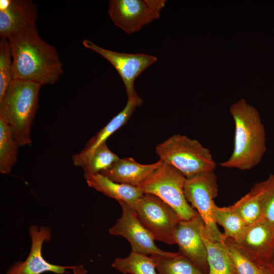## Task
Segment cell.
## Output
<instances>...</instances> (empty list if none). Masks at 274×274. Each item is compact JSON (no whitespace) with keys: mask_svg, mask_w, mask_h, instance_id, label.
Wrapping results in <instances>:
<instances>
[{"mask_svg":"<svg viewBox=\"0 0 274 274\" xmlns=\"http://www.w3.org/2000/svg\"><path fill=\"white\" fill-rule=\"evenodd\" d=\"M258 274H269V273L266 268H260Z\"/></svg>","mask_w":274,"mask_h":274,"instance_id":"30","label":"cell"},{"mask_svg":"<svg viewBox=\"0 0 274 274\" xmlns=\"http://www.w3.org/2000/svg\"><path fill=\"white\" fill-rule=\"evenodd\" d=\"M142 101L138 95L128 99L123 109L91 138L79 153L72 156L74 164L82 167L98 146L105 143L111 135L127 123L133 112L137 107L141 105Z\"/></svg>","mask_w":274,"mask_h":274,"instance_id":"15","label":"cell"},{"mask_svg":"<svg viewBox=\"0 0 274 274\" xmlns=\"http://www.w3.org/2000/svg\"><path fill=\"white\" fill-rule=\"evenodd\" d=\"M84 178L89 187L118 202H125L131 207L144 195L138 187L115 182L100 174L86 175Z\"/></svg>","mask_w":274,"mask_h":274,"instance_id":"18","label":"cell"},{"mask_svg":"<svg viewBox=\"0 0 274 274\" xmlns=\"http://www.w3.org/2000/svg\"><path fill=\"white\" fill-rule=\"evenodd\" d=\"M9 127L0 117V172L8 174L17 160L18 147Z\"/></svg>","mask_w":274,"mask_h":274,"instance_id":"22","label":"cell"},{"mask_svg":"<svg viewBox=\"0 0 274 274\" xmlns=\"http://www.w3.org/2000/svg\"><path fill=\"white\" fill-rule=\"evenodd\" d=\"M83 46L99 54L115 67L121 78L128 99L138 95L134 89V81L147 68L157 60L155 56L144 53H126L110 50L91 41L84 40Z\"/></svg>","mask_w":274,"mask_h":274,"instance_id":"9","label":"cell"},{"mask_svg":"<svg viewBox=\"0 0 274 274\" xmlns=\"http://www.w3.org/2000/svg\"><path fill=\"white\" fill-rule=\"evenodd\" d=\"M158 274H206L188 258L178 253L168 256L152 255Z\"/></svg>","mask_w":274,"mask_h":274,"instance_id":"20","label":"cell"},{"mask_svg":"<svg viewBox=\"0 0 274 274\" xmlns=\"http://www.w3.org/2000/svg\"><path fill=\"white\" fill-rule=\"evenodd\" d=\"M41 85L13 80L0 99V117L6 123L19 147L29 145L31 127L39 106Z\"/></svg>","mask_w":274,"mask_h":274,"instance_id":"3","label":"cell"},{"mask_svg":"<svg viewBox=\"0 0 274 274\" xmlns=\"http://www.w3.org/2000/svg\"><path fill=\"white\" fill-rule=\"evenodd\" d=\"M162 163L160 160L154 163L144 164L131 157L120 158L110 168L99 174L115 182L138 187Z\"/></svg>","mask_w":274,"mask_h":274,"instance_id":"16","label":"cell"},{"mask_svg":"<svg viewBox=\"0 0 274 274\" xmlns=\"http://www.w3.org/2000/svg\"><path fill=\"white\" fill-rule=\"evenodd\" d=\"M223 244L238 274L259 273L260 268L238 250L232 238L226 236Z\"/></svg>","mask_w":274,"mask_h":274,"instance_id":"26","label":"cell"},{"mask_svg":"<svg viewBox=\"0 0 274 274\" xmlns=\"http://www.w3.org/2000/svg\"><path fill=\"white\" fill-rule=\"evenodd\" d=\"M201 234L207 249V274H238L223 243L211 239L208 235L204 224L201 227Z\"/></svg>","mask_w":274,"mask_h":274,"instance_id":"19","label":"cell"},{"mask_svg":"<svg viewBox=\"0 0 274 274\" xmlns=\"http://www.w3.org/2000/svg\"><path fill=\"white\" fill-rule=\"evenodd\" d=\"M261 218L274 229V186L264 202Z\"/></svg>","mask_w":274,"mask_h":274,"instance_id":"27","label":"cell"},{"mask_svg":"<svg viewBox=\"0 0 274 274\" xmlns=\"http://www.w3.org/2000/svg\"><path fill=\"white\" fill-rule=\"evenodd\" d=\"M274 186V175L256 183L244 196L231 206L248 226L260 220L265 200Z\"/></svg>","mask_w":274,"mask_h":274,"instance_id":"17","label":"cell"},{"mask_svg":"<svg viewBox=\"0 0 274 274\" xmlns=\"http://www.w3.org/2000/svg\"><path fill=\"white\" fill-rule=\"evenodd\" d=\"M155 151L159 160L174 167L186 178L214 170L217 166L208 148L196 140L180 134L158 144Z\"/></svg>","mask_w":274,"mask_h":274,"instance_id":"4","label":"cell"},{"mask_svg":"<svg viewBox=\"0 0 274 274\" xmlns=\"http://www.w3.org/2000/svg\"><path fill=\"white\" fill-rule=\"evenodd\" d=\"M112 266L124 274H158L151 257L132 251L126 257L116 258Z\"/></svg>","mask_w":274,"mask_h":274,"instance_id":"21","label":"cell"},{"mask_svg":"<svg viewBox=\"0 0 274 274\" xmlns=\"http://www.w3.org/2000/svg\"><path fill=\"white\" fill-rule=\"evenodd\" d=\"M230 112L235 125L233 150L220 165L250 169L260 163L266 150L264 126L258 111L244 99L233 104Z\"/></svg>","mask_w":274,"mask_h":274,"instance_id":"2","label":"cell"},{"mask_svg":"<svg viewBox=\"0 0 274 274\" xmlns=\"http://www.w3.org/2000/svg\"><path fill=\"white\" fill-rule=\"evenodd\" d=\"M164 0H111L108 13L117 27L127 34L139 31L160 17Z\"/></svg>","mask_w":274,"mask_h":274,"instance_id":"8","label":"cell"},{"mask_svg":"<svg viewBox=\"0 0 274 274\" xmlns=\"http://www.w3.org/2000/svg\"><path fill=\"white\" fill-rule=\"evenodd\" d=\"M73 274H87V270L83 265H75L72 269Z\"/></svg>","mask_w":274,"mask_h":274,"instance_id":"28","label":"cell"},{"mask_svg":"<svg viewBox=\"0 0 274 274\" xmlns=\"http://www.w3.org/2000/svg\"><path fill=\"white\" fill-rule=\"evenodd\" d=\"M118 202L122 208V215L109 228L111 235L125 238L130 244L132 252L147 255L168 256L173 253L162 250L155 245L154 239L140 222L132 207L123 201Z\"/></svg>","mask_w":274,"mask_h":274,"instance_id":"10","label":"cell"},{"mask_svg":"<svg viewBox=\"0 0 274 274\" xmlns=\"http://www.w3.org/2000/svg\"><path fill=\"white\" fill-rule=\"evenodd\" d=\"M203 224L198 213L189 220H181L176 231L175 242L179 246L178 253L207 274L209 267L207 249L201 234Z\"/></svg>","mask_w":274,"mask_h":274,"instance_id":"13","label":"cell"},{"mask_svg":"<svg viewBox=\"0 0 274 274\" xmlns=\"http://www.w3.org/2000/svg\"><path fill=\"white\" fill-rule=\"evenodd\" d=\"M266 268L268 271L269 274H274V249Z\"/></svg>","mask_w":274,"mask_h":274,"instance_id":"29","label":"cell"},{"mask_svg":"<svg viewBox=\"0 0 274 274\" xmlns=\"http://www.w3.org/2000/svg\"><path fill=\"white\" fill-rule=\"evenodd\" d=\"M119 159L110 150L105 142L94 150L82 166L84 176L99 174L110 168Z\"/></svg>","mask_w":274,"mask_h":274,"instance_id":"24","label":"cell"},{"mask_svg":"<svg viewBox=\"0 0 274 274\" xmlns=\"http://www.w3.org/2000/svg\"><path fill=\"white\" fill-rule=\"evenodd\" d=\"M186 177L172 165H161L138 187L144 194L154 195L173 208L181 220H189L197 212L187 200L184 187Z\"/></svg>","mask_w":274,"mask_h":274,"instance_id":"5","label":"cell"},{"mask_svg":"<svg viewBox=\"0 0 274 274\" xmlns=\"http://www.w3.org/2000/svg\"><path fill=\"white\" fill-rule=\"evenodd\" d=\"M214 170L207 171L186 178L184 192L191 207L202 219L208 235L213 240L223 243L226 236L217 227L215 218L214 199L219 190Z\"/></svg>","mask_w":274,"mask_h":274,"instance_id":"6","label":"cell"},{"mask_svg":"<svg viewBox=\"0 0 274 274\" xmlns=\"http://www.w3.org/2000/svg\"><path fill=\"white\" fill-rule=\"evenodd\" d=\"M233 242L238 250L260 268H266L274 249V229L261 219L247 227Z\"/></svg>","mask_w":274,"mask_h":274,"instance_id":"11","label":"cell"},{"mask_svg":"<svg viewBox=\"0 0 274 274\" xmlns=\"http://www.w3.org/2000/svg\"><path fill=\"white\" fill-rule=\"evenodd\" d=\"M215 218L217 224L222 226L224 235L235 241L244 232L247 226L244 221L231 206H214Z\"/></svg>","mask_w":274,"mask_h":274,"instance_id":"23","label":"cell"},{"mask_svg":"<svg viewBox=\"0 0 274 274\" xmlns=\"http://www.w3.org/2000/svg\"><path fill=\"white\" fill-rule=\"evenodd\" d=\"M29 233L31 239V247L29 254L23 261H17L6 271V274H42L51 272L56 274H66L67 269H72L75 266H62L52 264L43 257L42 250L45 242L50 241L52 236L51 228L47 226L38 227L32 225Z\"/></svg>","mask_w":274,"mask_h":274,"instance_id":"12","label":"cell"},{"mask_svg":"<svg viewBox=\"0 0 274 274\" xmlns=\"http://www.w3.org/2000/svg\"><path fill=\"white\" fill-rule=\"evenodd\" d=\"M7 39L12 55L13 80L53 84L63 74V63L57 50L40 37L36 25Z\"/></svg>","mask_w":274,"mask_h":274,"instance_id":"1","label":"cell"},{"mask_svg":"<svg viewBox=\"0 0 274 274\" xmlns=\"http://www.w3.org/2000/svg\"><path fill=\"white\" fill-rule=\"evenodd\" d=\"M13 81V59L8 39L0 40V99Z\"/></svg>","mask_w":274,"mask_h":274,"instance_id":"25","label":"cell"},{"mask_svg":"<svg viewBox=\"0 0 274 274\" xmlns=\"http://www.w3.org/2000/svg\"><path fill=\"white\" fill-rule=\"evenodd\" d=\"M132 208L154 240L176 244L175 233L181 219L173 208L151 194H144Z\"/></svg>","mask_w":274,"mask_h":274,"instance_id":"7","label":"cell"},{"mask_svg":"<svg viewBox=\"0 0 274 274\" xmlns=\"http://www.w3.org/2000/svg\"><path fill=\"white\" fill-rule=\"evenodd\" d=\"M38 9L31 0L0 1V37L13 35L36 25Z\"/></svg>","mask_w":274,"mask_h":274,"instance_id":"14","label":"cell"}]
</instances>
